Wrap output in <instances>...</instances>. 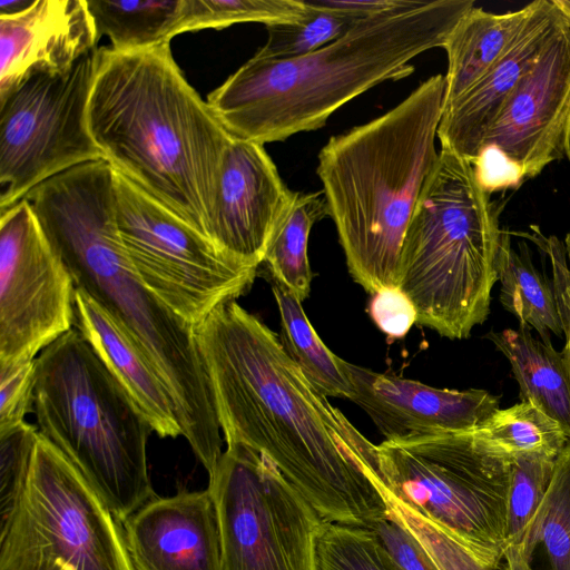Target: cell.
<instances>
[{
	"label": "cell",
	"mask_w": 570,
	"mask_h": 570,
	"mask_svg": "<svg viewBox=\"0 0 570 570\" xmlns=\"http://www.w3.org/2000/svg\"><path fill=\"white\" fill-rule=\"evenodd\" d=\"M307 10L302 0H183L178 35L243 22H261L266 27L295 22Z\"/></svg>",
	"instance_id": "30"
},
{
	"label": "cell",
	"mask_w": 570,
	"mask_h": 570,
	"mask_svg": "<svg viewBox=\"0 0 570 570\" xmlns=\"http://www.w3.org/2000/svg\"><path fill=\"white\" fill-rule=\"evenodd\" d=\"M531 234H523L531 239L550 262L552 288L559 293L570 306V266L567 259L564 243L557 236H546L538 226H531Z\"/></svg>",
	"instance_id": "38"
},
{
	"label": "cell",
	"mask_w": 570,
	"mask_h": 570,
	"mask_svg": "<svg viewBox=\"0 0 570 570\" xmlns=\"http://www.w3.org/2000/svg\"><path fill=\"white\" fill-rule=\"evenodd\" d=\"M328 216L323 191L295 193L266 252L264 264L273 281L291 291L301 302L311 291L312 271L308 261V238L315 223Z\"/></svg>",
	"instance_id": "28"
},
{
	"label": "cell",
	"mask_w": 570,
	"mask_h": 570,
	"mask_svg": "<svg viewBox=\"0 0 570 570\" xmlns=\"http://www.w3.org/2000/svg\"><path fill=\"white\" fill-rule=\"evenodd\" d=\"M370 315L376 326L391 338L405 336L417 320L413 303L397 286L373 294Z\"/></svg>",
	"instance_id": "36"
},
{
	"label": "cell",
	"mask_w": 570,
	"mask_h": 570,
	"mask_svg": "<svg viewBox=\"0 0 570 570\" xmlns=\"http://www.w3.org/2000/svg\"><path fill=\"white\" fill-rule=\"evenodd\" d=\"M374 485L387 507V518L403 525L420 541L439 570H491L440 527L400 501L382 479L374 480Z\"/></svg>",
	"instance_id": "33"
},
{
	"label": "cell",
	"mask_w": 570,
	"mask_h": 570,
	"mask_svg": "<svg viewBox=\"0 0 570 570\" xmlns=\"http://www.w3.org/2000/svg\"><path fill=\"white\" fill-rule=\"evenodd\" d=\"M445 77L421 83L390 111L333 136L318 154L323 185L353 279L372 295L396 286L403 239L439 159Z\"/></svg>",
	"instance_id": "5"
},
{
	"label": "cell",
	"mask_w": 570,
	"mask_h": 570,
	"mask_svg": "<svg viewBox=\"0 0 570 570\" xmlns=\"http://www.w3.org/2000/svg\"><path fill=\"white\" fill-rule=\"evenodd\" d=\"M317 553L320 570H401L368 528L327 522Z\"/></svg>",
	"instance_id": "32"
},
{
	"label": "cell",
	"mask_w": 570,
	"mask_h": 570,
	"mask_svg": "<svg viewBox=\"0 0 570 570\" xmlns=\"http://www.w3.org/2000/svg\"><path fill=\"white\" fill-rule=\"evenodd\" d=\"M403 0H315L316 3L337 11L367 18L401 4Z\"/></svg>",
	"instance_id": "39"
},
{
	"label": "cell",
	"mask_w": 570,
	"mask_h": 570,
	"mask_svg": "<svg viewBox=\"0 0 570 570\" xmlns=\"http://www.w3.org/2000/svg\"><path fill=\"white\" fill-rule=\"evenodd\" d=\"M207 489L222 570H320L318 541L327 522L266 456L227 445Z\"/></svg>",
	"instance_id": "10"
},
{
	"label": "cell",
	"mask_w": 570,
	"mask_h": 570,
	"mask_svg": "<svg viewBox=\"0 0 570 570\" xmlns=\"http://www.w3.org/2000/svg\"><path fill=\"white\" fill-rule=\"evenodd\" d=\"M23 199L76 287L119 321L146 352L171 395L181 435L212 474L223 439L195 328L137 275L118 230L111 165L105 159L78 165L42 181Z\"/></svg>",
	"instance_id": "2"
},
{
	"label": "cell",
	"mask_w": 570,
	"mask_h": 570,
	"mask_svg": "<svg viewBox=\"0 0 570 570\" xmlns=\"http://www.w3.org/2000/svg\"><path fill=\"white\" fill-rule=\"evenodd\" d=\"M36 358L0 363V431L24 422L33 412Z\"/></svg>",
	"instance_id": "35"
},
{
	"label": "cell",
	"mask_w": 570,
	"mask_h": 570,
	"mask_svg": "<svg viewBox=\"0 0 570 570\" xmlns=\"http://www.w3.org/2000/svg\"><path fill=\"white\" fill-rule=\"evenodd\" d=\"M38 438V428L27 422L0 431V527L24 488Z\"/></svg>",
	"instance_id": "34"
},
{
	"label": "cell",
	"mask_w": 570,
	"mask_h": 570,
	"mask_svg": "<svg viewBox=\"0 0 570 570\" xmlns=\"http://www.w3.org/2000/svg\"><path fill=\"white\" fill-rule=\"evenodd\" d=\"M539 0L525 7L492 13L473 7L454 27L444 45L448 55L444 108L478 81L514 43Z\"/></svg>",
	"instance_id": "21"
},
{
	"label": "cell",
	"mask_w": 570,
	"mask_h": 570,
	"mask_svg": "<svg viewBox=\"0 0 570 570\" xmlns=\"http://www.w3.org/2000/svg\"><path fill=\"white\" fill-rule=\"evenodd\" d=\"M556 459L530 454L508 463L507 548L520 542L543 501L553 476Z\"/></svg>",
	"instance_id": "31"
},
{
	"label": "cell",
	"mask_w": 570,
	"mask_h": 570,
	"mask_svg": "<svg viewBox=\"0 0 570 570\" xmlns=\"http://www.w3.org/2000/svg\"><path fill=\"white\" fill-rule=\"evenodd\" d=\"M122 525L135 570H222L217 513L208 489L155 497Z\"/></svg>",
	"instance_id": "17"
},
{
	"label": "cell",
	"mask_w": 570,
	"mask_h": 570,
	"mask_svg": "<svg viewBox=\"0 0 570 570\" xmlns=\"http://www.w3.org/2000/svg\"><path fill=\"white\" fill-rule=\"evenodd\" d=\"M499 570H570V441L556 459L543 501Z\"/></svg>",
	"instance_id": "23"
},
{
	"label": "cell",
	"mask_w": 570,
	"mask_h": 570,
	"mask_svg": "<svg viewBox=\"0 0 570 570\" xmlns=\"http://www.w3.org/2000/svg\"><path fill=\"white\" fill-rule=\"evenodd\" d=\"M36 0H0V17L20 14L33 6Z\"/></svg>",
	"instance_id": "41"
},
{
	"label": "cell",
	"mask_w": 570,
	"mask_h": 570,
	"mask_svg": "<svg viewBox=\"0 0 570 570\" xmlns=\"http://www.w3.org/2000/svg\"><path fill=\"white\" fill-rule=\"evenodd\" d=\"M294 197L264 145L232 137L220 164L210 242L258 267Z\"/></svg>",
	"instance_id": "15"
},
{
	"label": "cell",
	"mask_w": 570,
	"mask_h": 570,
	"mask_svg": "<svg viewBox=\"0 0 570 570\" xmlns=\"http://www.w3.org/2000/svg\"><path fill=\"white\" fill-rule=\"evenodd\" d=\"M505 356L520 387V400L530 402L557 421L570 438V375L562 352L531 335L519 324L487 334Z\"/></svg>",
	"instance_id": "22"
},
{
	"label": "cell",
	"mask_w": 570,
	"mask_h": 570,
	"mask_svg": "<svg viewBox=\"0 0 570 570\" xmlns=\"http://www.w3.org/2000/svg\"><path fill=\"white\" fill-rule=\"evenodd\" d=\"M272 291L279 314V340L287 355L324 395L351 400L353 391L345 361L320 338L302 302L291 291L275 281Z\"/></svg>",
	"instance_id": "26"
},
{
	"label": "cell",
	"mask_w": 570,
	"mask_h": 570,
	"mask_svg": "<svg viewBox=\"0 0 570 570\" xmlns=\"http://www.w3.org/2000/svg\"><path fill=\"white\" fill-rule=\"evenodd\" d=\"M479 184L472 163L441 148L406 229L396 286L416 324L463 340L490 314L498 281L502 204Z\"/></svg>",
	"instance_id": "6"
},
{
	"label": "cell",
	"mask_w": 570,
	"mask_h": 570,
	"mask_svg": "<svg viewBox=\"0 0 570 570\" xmlns=\"http://www.w3.org/2000/svg\"><path fill=\"white\" fill-rule=\"evenodd\" d=\"M98 40L86 0H36L0 17V100L32 75L67 71Z\"/></svg>",
	"instance_id": "18"
},
{
	"label": "cell",
	"mask_w": 570,
	"mask_h": 570,
	"mask_svg": "<svg viewBox=\"0 0 570 570\" xmlns=\"http://www.w3.org/2000/svg\"><path fill=\"white\" fill-rule=\"evenodd\" d=\"M308 10L295 22L268 26L265 45L253 56L256 59H288L311 53L348 32L360 20L354 14L305 1Z\"/></svg>",
	"instance_id": "29"
},
{
	"label": "cell",
	"mask_w": 570,
	"mask_h": 570,
	"mask_svg": "<svg viewBox=\"0 0 570 570\" xmlns=\"http://www.w3.org/2000/svg\"><path fill=\"white\" fill-rule=\"evenodd\" d=\"M97 48L59 73L40 72L0 100V212L42 181L104 159L87 125Z\"/></svg>",
	"instance_id": "12"
},
{
	"label": "cell",
	"mask_w": 570,
	"mask_h": 570,
	"mask_svg": "<svg viewBox=\"0 0 570 570\" xmlns=\"http://www.w3.org/2000/svg\"><path fill=\"white\" fill-rule=\"evenodd\" d=\"M401 570H439L420 541L392 519L371 528Z\"/></svg>",
	"instance_id": "37"
},
{
	"label": "cell",
	"mask_w": 570,
	"mask_h": 570,
	"mask_svg": "<svg viewBox=\"0 0 570 570\" xmlns=\"http://www.w3.org/2000/svg\"><path fill=\"white\" fill-rule=\"evenodd\" d=\"M498 281L501 283L500 303L514 315L519 324L533 327L546 344L550 332L563 335L562 321L552 286L533 266L527 245L517 252L507 230H502L497 261Z\"/></svg>",
	"instance_id": "25"
},
{
	"label": "cell",
	"mask_w": 570,
	"mask_h": 570,
	"mask_svg": "<svg viewBox=\"0 0 570 570\" xmlns=\"http://www.w3.org/2000/svg\"><path fill=\"white\" fill-rule=\"evenodd\" d=\"M464 431L480 454L503 464L530 454L558 456L570 441L557 421L524 401L498 409Z\"/></svg>",
	"instance_id": "24"
},
{
	"label": "cell",
	"mask_w": 570,
	"mask_h": 570,
	"mask_svg": "<svg viewBox=\"0 0 570 570\" xmlns=\"http://www.w3.org/2000/svg\"><path fill=\"white\" fill-rule=\"evenodd\" d=\"M570 160V24H562L517 83L472 161L488 194L518 189Z\"/></svg>",
	"instance_id": "13"
},
{
	"label": "cell",
	"mask_w": 570,
	"mask_h": 570,
	"mask_svg": "<svg viewBox=\"0 0 570 570\" xmlns=\"http://www.w3.org/2000/svg\"><path fill=\"white\" fill-rule=\"evenodd\" d=\"M0 570H135L122 523L40 433L24 488L0 527Z\"/></svg>",
	"instance_id": "9"
},
{
	"label": "cell",
	"mask_w": 570,
	"mask_h": 570,
	"mask_svg": "<svg viewBox=\"0 0 570 570\" xmlns=\"http://www.w3.org/2000/svg\"><path fill=\"white\" fill-rule=\"evenodd\" d=\"M352 397L385 440L464 431L475 428L500 400L485 390L436 389L345 361Z\"/></svg>",
	"instance_id": "16"
},
{
	"label": "cell",
	"mask_w": 570,
	"mask_h": 570,
	"mask_svg": "<svg viewBox=\"0 0 570 570\" xmlns=\"http://www.w3.org/2000/svg\"><path fill=\"white\" fill-rule=\"evenodd\" d=\"M98 39L109 37L116 51L170 43L178 35L183 0H86Z\"/></svg>",
	"instance_id": "27"
},
{
	"label": "cell",
	"mask_w": 570,
	"mask_h": 570,
	"mask_svg": "<svg viewBox=\"0 0 570 570\" xmlns=\"http://www.w3.org/2000/svg\"><path fill=\"white\" fill-rule=\"evenodd\" d=\"M564 20L553 0L534 13L505 53L444 108L438 129L441 148L472 163L505 100Z\"/></svg>",
	"instance_id": "19"
},
{
	"label": "cell",
	"mask_w": 570,
	"mask_h": 570,
	"mask_svg": "<svg viewBox=\"0 0 570 570\" xmlns=\"http://www.w3.org/2000/svg\"><path fill=\"white\" fill-rule=\"evenodd\" d=\"M195 338L227 445L271 460L328 523L371 529L387 519L371 481L381 475L377 445L311 383L275 332L229 301L195 326Z\"/></svg>",
	"instance_id": "1"
},
{
	"label": "cell",
	"mask_w": 570,
	"mask_h": 570,
	"mask_svg": "<svg viewBox=\"0 0 570 570\" xmlns=\"http://www.w3.org/2000/svg\"><path fill=\"white\" fill-rule=\"evenodd\" d=\"M473 7L472 0H403L305 56L252 57L208 95L207 104L236 139L264 145L315 130L364 91L410 76L411 60L443 48Z\"/></svg>",
	"instance_id": "4"
},
{
	"label": "cell",
	"mask_w": 570,
	"mask_h": 570,
	"mask_svg": "<svg viewBox=\"0 0 570 570\" xmlns=\"http://www.w3.org/2000/svg\"><path fill=\"white\" fill-rule=\"evenodd\" d=\"M33 412L121 523L157 497L146 452L154 430L76 327L36 357Z\"/></svg>",
	"instance_id": "7"
},
{
	"label": "cell",
	"mask_w": 570,
	"mask_h": 570,
	"mask_svg": "<svg viewBox=\"0 0 570 570\" xmlns=\"http://www.w3.org/2000/svg\"><path fill=\"white\" fill-rule=\"evenodd\" d=\"M377 454L391 493L499 570L507 549L508 464L480 454L465 431L384 440Z\"/></svg>",
	"instance_id": "8"
},
{
	"label": "cell",
	"mask_w": 570,
	"mask_h": 570,
	"mask_svg": "<svg viewBox=\"0 0 570 570\" xmlns=\"http://www.w3.org/2000/svg\"><path fill=\"white\" fill-rule=\"evenodd\" d=\"M75 327L121 383L160 438L181 435L175 405L159 372L130 332L76 287Z\"/></svg>",
	"instance_id": "20"
},
{
	"label": "cell",
	"mask_w": 570,
	"mask_h": 570,
	"mask_svg": "<svg viewBox=\"0 0 570 570\" xmlns=\"http://www.w3.org/2000/svg\"><path fill=\"white\" fill-rule=\"evenodd\" d=\"M564 247H566V252H567L568 264L570 266V232L567 234V236L564 238Z\"/></svg>",
	"instance_id": "42"
},
{
	"label": "cell",
	"mask_w": 570,
	"mask_h": 570,
	"mask_svg": "<svg viewBox=\"0 0 570 570\" xmlns=\"http://www.w3.org/2000/svg\"><path fill=\"white\" fill-rule=\"evenodd\" d=\"M554 295L563 327L564 347L562 354L570 375V306L559 293L554 292Z\"/></svg>",
	"instance_id": "40"
},
{
	"label": "cell",
	"mask_w": 570,
	"mask_h": 570,
	"mask_svg": "<svg viewBox=\"0 0 570 570\" xmlns=\"http://www.w3.org/2000/svg\"><path fill=\"white\" fill-rule=\"evenodd\" d=\"M0 214V363L31 361L75 327L76 285L26 199Z\"/></svg>",
	"instance_id": "14"
},
{
	"label": "cell",
	"mask_w": 570,
	"mask_h": 570,
	"mask_svg": "<svg viewBox=\"0 0 570 570\" xmlns=\"http://www.w3.org/2000/svg\"><path fill=\"white\" fill-rule=\"evenodd\" d=\"M87 125L115 170L209 239L232 136L185 79L170 43L97 49Z\"/></svg>",
	"instance_id": "3"
},
{
	"label": "cell",
	"mask_w": 570,
	"mask_h": 570,
	"mask_svg": "<svg viewBox=\"0 0 570 570\" xmlns=\"http://www.w3.org/2000/svg\"><path fill=\"white\" fill-rule=\"evenodd\" d=\"M115 196L119 235L137 275L194 328L254 283L258 267L220 252L117 170Z\"/></svg>",
	"instance_id": "11"
}]
</instances>
